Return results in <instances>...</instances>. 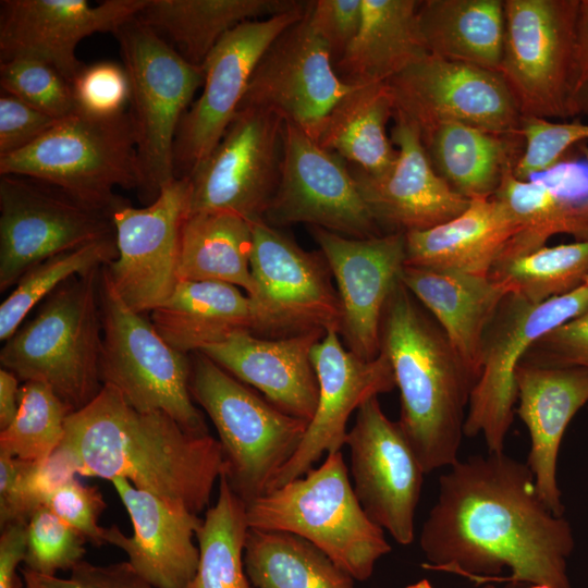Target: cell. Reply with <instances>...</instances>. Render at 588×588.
<instances>
[{
	"instance_id": "6da1fadb",
	"label": "cell",
	"mask_w": 588,
	"mask_h": 588,
	"mask_svg": "<svg viewBox=\"0 0 588 588\" xmlns=\"http://www.w3.org/2000/svg\"><path fill=\"white\" fill-rule=\"evenodd\" d=\"M419 544L428 569L489 584L506 568L503 581L573 588L571 524L541 500L527 464L504 453L458 460L440 476Z\"/></svg>"
},
{
	"instance_id": "7a4b0ae2",
	"label": "cell",
	"mask_w": 588,
	"mask_h": 588,
	"mask_svg": "<svg viewBox=\"0 0 588 588\" xmlns=\"http://www.w3.org/2000/svg\"><path fill=\"white\" fill-rule=\"evenodd\" d=\"M78 476L124 478L171 505L198 515L224 471L219 441L184 429L163 412H139L105 384L69 415L62 443Z\"/></svg>"
},
{
	"instance_id": "3957f363",
	"label": "cell",
	"mask_w": 588,
	"mask_h": 588,
	"mask_svg": "<svg viewBox=\"0 0 588 588\" xmlns=\"http://www.w3.org/2000/svg\"><path fill=\"white\" fill-rule=\"evenodd\" d=\"M380 352L388 356L400 390L397 422L425 473L454 465L477 382L401 280L383 309Z\"/></svg>"
},
{
	"instance_id": "277c9868",
	"label": "cell",
	"mask_w": 588,
	"mask_h": 588,
	"mask_svg": "<svg viewBox=\"0 0 588 588\" xmlns=\"http://www.w3.org/2000/svg\"><path fill=\"white\" fill-rule=\"evenodd\" d=\"M99 271L61 284L0 351L1 368L20 381L49 385L72 412L90 403L103 387Z\"/></svg>"
},
{
	"instance_id": "5b68a950",
	"label": "cell",
	"mask_w": 588,
	"mask_h": 588,
	"mask_svg": "<svg viewBox=\"0 0 588 588\" xmlns=\"http://www.w3.org/2000/svg\"><path fill=\"white\" fill-rule=\"evenodd\" d=\"M249 528L299 536L355 580H367L391 551L383 529L363 510L341 451L247 504Z\"/></svg>"
},
{
	"instance_id": "8992f818",
	"label": "cell",
	"mask_w": 588,
	"mask_h": 588,
	"mask_svg": "<svg viewBox=\"0 0 588 588\" xmlns=\"http://www.w3.org/2000/svg\"><path fill=\"white\" fill-rule=\"evenodd\" d=\"M189 392L219 436L223 476L246 504L265 495L298 450L308 421L260 397L200 352L189 354Z\"/></svg>"
},
{
	"instance_id": "52a82bcc",
	"label": "cell",
	"mask_w": 588,
	"mask_h": 588,
	"mask_svg": "<svg viewBox=\"0 0 588 588\" xmlns=\"http://www.w3.org/2000/svg\"><path fill=\"white\" fill-rule=\"evenodd\" d=\"M5 174L42 180L114 211L126 200L114 187L139 193L143 184L131 114L100 118L76 110L28 147L0 156V175Z\"/></svg>"
},
{
	"instance_id": "ba28073f",
	"label": "cell",
	"mask_w": 588,
	"mask_h": 588,
	"mask_svg": "<svg viewBox=\"0 0 588 588\" xmlns=\"http://www.w3.org/2000/svg\"><path fill=\"white\" fill-rule=\"evenodd\" d=\"M131 87V110L143 184L139 198L151 204L175 179L173 149L177 128L204 69L185 60L167 40L135 16L114 33Z\"/></svg>"
},
{
	"instance_id": "9c48e42d",
	"label": "cell",
	"mask_w": 588,
	"mask_h": 588,
	"mask_svg": "<svg viewBox=\"0 0 588 588\" xmlns=\"http://www.w3.org/2000/svg\"><path fill=\"white\" fill-rule=\"evenodd\" d=\"M98 297L102 322L99 373L139 412L168 414L184 429L208 434L204 414L189 392L191 356L171 347L150 320L134 311L100 268Z\"/></svg>"
},
{
	"instance_id": "30bf717a",
	"label": "cell",
	"mask_w": 588,
	"mask_h": 588,
	"mask_svg": "<svg viewBox=\"0 0 588 588\" xmlns=\"http://www.w3.org/2000/svg\"><path fill=\"white\" fill-rule=\"evenodd\" d=\"M580 0H503L499 74L522 117L568 119Z\"/></svg>"
},
{
	"instance_id": "8fae6325",
	"label": "cell",
	"mask_w": 588,
	"mask_h": 588,
	"mask_svg": "<svg viewBox=\"0 0 588 588\" xmlns=\"http://www.w3.org/2000/svg\"><path fill=\"white\" fill-rule=\"evenodd\" d=\"M248 295L255 334L280 339L311 331H341L342 306L321 252H307L264 220L252 222Z\"/></svg>"
},
{
	"instance_id": "7c38bea8",
	"label": "cell",
	"mask_w": 588,
	"mask_h": 588,
	"mask_svg": "<svg viewBox=\"0 0 588 588\" xmlns=\"http://www.w3.org/2000/svg\"><path fill=\"white\" fill-rule=\"evenodd\" d=\"M588 310V285L532 304L509 293L483 338L481 370L471 392L464 436L482 434L488 453H504L517 402L515 372L530 346Z\"/></svg>"
},
{
	"instance_id": "4fadbf2b",
	"label": "cell",
	"mask_w": 588,
	"mask_h": 588,
	"mask_svg": "<svg viewBox=\"0 0 588 588\" xmlns=\"http://www.w3.org/2000/svg\"><path fill=\"white\" fill-rule=\"evenodd\" d=\"M112 210L30 176H0V292L41 261L115 235Z\"/></svg>"
},
{
	"instance_id": "5bb4252c",
	"label": "cell",
	"mask_w": 588,
	"mask_h": 588,
	"mask_svg": "<svg viewBox=\"0 0 588 588\" xmlns=\"http://www.w3.org/2000/svg\"><path fill=\"white\" fill-rule=\"evenodd\" d=\"M285 121L256 107L240 109L219 144L189 176V215L221 212L264 220L275 194Z\"/></svg>"
},
{
	"instance_id": "9a60e30c",
	"label": "cell",
	"mask_w": 588,
	"mask_h": 588,
	"mask_svg": "<svg viewBox=\"0 0 588 588\" xmlns=\"http://www.w3.org/2000/svg\"><path fill=\"white\" fill-rule=\"evenodd\" d=\"M287 12L245 22L228 33L203 64L199 97L183 115L173 149L175 177H189L208 158L236 115L250 76L273 40L305 13Z\"/></svg>"
},
{
	"instance_id": "2e32d148",
	"label": "cell",
	"mask_w": 588,
	"mask_h": 588,
	"mask_svg": "<svg viewBox=\"0 0 588 588\" xmlns=\"http://www.w3.org/2000/svg\"><path fill=\"white\" fill-rule=\"evenodd\" d=\"M191 192L189 177H175L151 204L136 208L125 200L112 213L118 256L106 268L120 297L136 313L162 305L180 281Z\"/></svg>"
},
{
	"instance_id": "e0dca14e",
	"label": "cell",
	"mask_w": 588,
	"mask_h": 588,
	"mask_svg": "<svg viewBox=\"0 0 588 588\" xmlns=\"http://www.w3.org/2000/svg\"><path fill=\"white\" fill-rule=\"evenodd\" d=\"M264 221L274 228L306 223L353 238L384 234L348 163L287 122L280 180Z\"/></svg>"
},
{
	"instance_id": "ac0fdd59",
	"label": "cell",
	"mask_w": 588,
	"mask_h": 588,
	"mask_svg": "<svg viewBox=\"0 0 588 588\" xmlns=\"http://www.w3.org/2000/svg\"><path fill=\"white\" fill-rule=\"evenodd\" d=\"M394 113L420 134L446 122L520 135L522 115L498 72L427 54L387 82Z\"/></svg>"
},
{
	"instance_id": "d6986e66",
	"label": "cell",
	"mask_w": 588,
	"mask_h": 588,
	"mask_svg": "<svg viewBox=\"0 0 588 588\" xmlns=\"http://www.w3.org/2000/svg\"><path fill=\"white\" fill-rule=\"evenodd\" d=\"M345 444L352 486L365 513L396 542L412 543L426 473L399 422L383 413L378 396L358 407Z\"/></svg>"
},
{
	"instance_id": "ffe728a7",
	"label": "cell",
	"mask_w": 588,
	"mask_h": 588,
	"mask_svg": "<svg viewBox=\"0 0 588 588\" xmlns=\"http://www.w3.org/2000/svg\"><path fill=\"white\" fill-rule=\"evenodd\" d=\"M355 86L338 76L329 48L305 10L260 58L240 109L272 110L317 140L332 108Z\"/></svg>"
},
{
	"instance_id": "44dd1931",
	"label": "cell",
	"mask_w": 588,
	"mask_h": 588,
	"mask_svg": "<svg viewBox=\"0 0 588 588\" xmlns=\"http://www.w3.org/2000/svg\"><path fill=\"white\" fill-rule=\"evenodd\" d=\"M338 285L342 306L340 335L359 357L380 354V326L385 303L405 266V234L347 237L309 226Z\"/></svg>"
},
{
	"instance_id": "7402d4cb",
	"label": "cell",
	"mask_w": 588,
	"mask_h": 588,
	"mask_svg": "<svg viewBox=\"0 0 588 588\" xmlns=\"http://www.w3.org/2000/svg\"><path fill=\"white\" fill-rule=\"evenodd\" d=\"M311 362L319 387L317 408L298 450L277 474L268 492L305 475L324 453L339 452L345 444L352 413L369 397L396 387L383 352L373 359L359 357L343 346L335 330L327 331L315 344Z\"/></svg>"
},
{
	"instance_id": "603a6c76",
	"label": "cell",
	"mask_w": 588,
	"mask_h": 588,
	"mask_svg": "<svg viewBox=\"0 0 588 588\" xmlns=\"http://www.w3.org/2000/svg\"><path fill=\"white\" fill-rule=\"evenodd\" d=\"M147 0H2L0 60L33 58L53 66L71 84L84 68L76 57L82 39L114 33Z\"/></svg>"
},
{
	"instance_id": "cb8c5ba5",
	"label": "cell",
	"mask_w": 588,
	"mask_h": 588,
	"mask_svg": "<svg viewBox=\"0 0 588 588\" xmlns=\"http://www.w3.org/2000/svg\"><path fill=\"white\" fill-rule=\"evenodd\" d=\"M391 140L397 150L392 167L372 175L348 163L357 188L380 230L422 231L458 215L470 200L456 193L433 169L418 128L393 114Z\"/></svg>"
},
{
	"instance_id": "d4e9b609",
	"label": "cell",
	"mask_w": 588,
	"mask_h": 588,
	"mask_svg": "<svg viewBox=\"0 0 588 588\" xmlns=\"http://www.w3.org/2000/svg\"><path fill=\"white\" fill-rule=\"evenodd\" d=\"M110 482L128 513L133 535L112 525L105 528V542L122 550L131 566L152 587L187 588L198 568L199 549L193 539L203 519L124 478Z\"/></svg>"
},
{
	"instance_id": "484cf974",
	"label": "cell",
	"mask_w": 588,
	"mask_h": 588,
	"mask_svg": "<svg viewBox=\"0 0 588 588\" xmlns=\"http://www.w3.org/2000/svg\"><path fill=\"white\" fill-rule=\"evenodd\" d=\"M326 333L318 330L268 339L242 331L200 353L237 380L259 390L282 412L309 422L319 397L311 351Z\"/></svg>"
},
{
	"instance_id": "4316f807",
	"label": "cell",
	"mask_w": 588,
	"mask_h": 588,
	"mask_svg": "<svg viewBox=\"0 0 588 588\" xmlns=\"http://www.w3.org/2000/svg\"><path fill=\"white\" fill-rule=\"evenodd\" d=\"M517 414L526 425L530 450L527 466L541 500L563 516L558 483V457L565 430L588 403V369L554 368L520 363L515 372Z\"/></svg>"
},
{
	"instance_id": "83f0119b",
	"label": "cell",
	"mask_w": 588,
	"mask_h": 588,
	"mask_svg": "<svg viewBox=\"0 0 588 588\" xmlns=\"http://www.w3.org/2000/svg\"><path fill=\"white\" fill-rule=\"evenodd\" d=\"M400 280L429 310L477 382L485 333L509 290L488 275L451 269L404 266Z\"/></svg>"
},
{
	"instance_id": "f1b7e54d",
	"label": "cell",
	"mask_w": 588,
	"mask_h": 588,
	"mask_svg": "<svg viewBox=\"0 0 588 588\" xmlns=\"http://www.w3.org/2000/svg\"><path fill=\"white\" fill-rule=\"evenodd\" d=\"M517 232L516 221L497 197L471 199L457 217L405 233V266L488 275Z\"/></svg>"
},
{
	"instance_id": "f546056e",
	"label": "cell",
	"mask_w": 588,
	"mask_h": 588,
	"mask_svg": "<svg viewBox=\"0 0 588 588\" xmlns=\"http://www.w3.org/2000/svg\"><path fill=\"white\" fill-rule=\"evenodd\" d=\"M358 32L334 64L350 85L387 83L429 54L418 23L420 0H362Z\"/></svg>"
},
{
	"instance_id": "4dcf8cb0",
	"label": "cell",
	"mask_w": 588,
	"mask_h": 588,
	"mask_svg": "<svg viewBox=\"0 0 588 588\" xmlns=\"http://www.w3.org/2000/svg\"><path fill=\"white\" fill-rule=\"evenodd\" d=\"M150 321L171 347L187 355L236 332L255 334L256 328L249 296L216 281H179L172 295L150 311Z\"/></svg>"
},
{
	"instance_id": "1f68e13d",
	"label": "cell",
	"mask_w": 588,
	"mask_h": 588,
	"mask_svg": "<svg viewBox=\"0 0 588 588\" xmlns=\"http://www.w3.org/2000/svg\"><path fill=\"white\" fill-rule=\"evenodd\" d=\"M298 0H147L135 17L189 63L203 66L218 42L238 25L301 5Z\"/></svg>"
},
{
	"instance_id": "d6a6232c",
	"label": "cell",
	"mask_w": 588,
	"mask_h": 588,
	"mask_svg": "<svg viewBox=\"0 0 588 588\" xmlns=\"http://www.w3.org/2000/svg\"><path fill=\"white\" fill-rule=\"evenodd\" d=\"M434 171L465 198H490L522 155L520 135L446 122L420 134Z\"/></svg>"
},
{
	"instance_id": "836d02e7",
	"label": "cell",
	"mask_w": 588,
	"mask_h": 588,
	"mask_svg": "<svg viewBox=\"0 0 588 588\" xmlns=\"http://www.w3.org/2000/svg\"><path fill=\"white\" fill-rule=\"evenodd\" d=\"M417 15L429 54L499 73L503 0H424Z\"/></svg>"
},
{
	"instance_id": "e575fe53",
	"label": "cell",
	"mask_w": 588,
	"mask_h": 588,
	"mask_svg": "<svg viewBox=\"0 0 588 588\" xmlns=\"http://www.w3.org/2000/svg\"><path fill=\"white\" fill-rule=\"evenodd\" d=\"M393 112L388 83L356 85L332 108L316 142L369 174H382L397 156L387 134Z\"/></svg>"
},
{
	"instance_id": "d590c367",
	"label": "cell",
	"mask_w": 588,
	"mask_h": 588,
	"mask_svg": "<svg viewBox=\"0 0 588 588\" xmlns=\"http://www.w3.org/2000/svg\"><path fill=\"white\" fill-rule=\"evenodd\" d=\"M252 222L231 213L188 215L182 230L179 279L232 284L249 295Z\"/></svg>"
},
{
	"instance_id": "8d00e7d4",
	"label": "cell",
	"mask_w": 588,
	"mask_h": 588,
	"mask_svg": "<svg viewBox=\"0 0 588 588\" xmlns=\"http://www.w3.org/2000/svg\"><path fill=\"white\" fill-rule=\"evenodd\" d=\"M244 565L254 588H355L324 552L290 532L249 528Z\"/></svg>"
},
{
	"instance_id": "74e56055",
	"label": "cell",
	"mask_w": 588,
	"mask_h": 588,
	"mask_svg": "<svg viewBox=\"0 0 588 588\" xmlns=\"http://www.w3.org/2000/svg\"><path fill=\"white\" fill-rule=\"evenodd\" d=\"M513 169L505 173L494 197L505 205L518 232L498 262L539 249L555 234L588 240V217L581 208L559 196L542 180L517 179Z\"/></svg>"
},
{
	"instance_id": "f35d334b",
	"label": "cell",
	"mask_w": 588,
	"mask_h": 588,
	"mask_svg": "<svg viewBox=\"0 0 588 588\" xmlns=\"http://www.w3.org/2000/svg\"><path fill=\"white\" fill-rule=\"evenodd\" d=\"M248 530L247 504L221 475L217 502L196 531L199 563L187 588H252L244 565Z\"/></svg>"
},
{
	"instance_id": "ab89813d",
	"label": "cell",
	"mask_w": 588,
	"mask_h": 588,
	"mask_svg": "<svg viewBox=\"0 0 588 588\" xmlns=\"http://www.w3.org/2000/svg\"><path fill=\"white\" fill-rule=\"evenodd\" d=\"M488 277L532 304L568 294L588 277V240L543 246L500 261Z\"/></svg>"
},
{
	"instance_id": "60d3db41",
	"label": "cell",
	"mask_w": 588,
	"mask_h": 588,
	"mask_svg": "<svg viewBox=\"0 0 588 588\" xmlns=\"http://www.w3.org/2000/svg\"><path fill=\"white\" fill-rule=\"evenodd\" d=\"M117 256L115 235H111L52 256L29 269L0 306V340L7 341L28 313L65 281L98 270Z\"/></svg>"
},
{
	"instance_id": "b9f144b4",
	"label": "cell",
	"mask_w": 588,
	"mask_h": 588,
	"mask_svg": "<svg viewBox=\"0 0 588 588\" xmlns=\"http://www.w3.org/2000/svg\"><path fill=\"white\" fill-rule=\"evenodd\" d=\"M71 413L49 385L23 382L17 414L10 426L0 431V453L26 462L49 457L62 443Z\"/></svg>"
},
{
	"instance_id": "7bdbcfd3",
	"label": "cell",
	"mask_w": 588,
	"mask_h": 588,
	"mask_svg": "<svg viewBox=\"0 0 588 588\" xmlns=\"http://www.w3.org/2000/svg\"><path fill=\"white\" fill-rule=\"evenodd\" d=\"M0 86L2 91L56 120L76 111L71 83L53 66L37 59L0 62Z\"/></svg>"
},
{
	"instance_id": "ee69618b",
	"label": "cell",
	"mask_w": 588,
	"mask_h": 588,
	"mask_svg": "<svg viewBox=\"0 0 588 588\" xmlns=\"http://www.w3.org/2000/svg\"><path fill=\"white\" fill-rule=\"evenodd\" d=\"M84 536L59 518L46 505H39L27 520L25 567L42 575L72 569L84 561Z\"/></svg>"
},
{
	"instance_id": "f6af8a7d",
	"label": "cell",
	"mask_w": 588,
	"mask_h": 588,
	"mask_svg": "<svg viewBox=\"0 0 588 588\" xmlns=\"http://www.w3.org/2000/svg\"><path fill=\"white\" fill-rule=\"evenodd\" d=\"M520 136L524 148L513 174L519 180H530L555 167L575 144L588 143V123L522 117Z\"/></svg>"
},
{
	"instance_id": "bcb514c9",
	"label": "cell",
	"mask_w": 588,
	"mask_h": 588,
	"mask_svg": "<svg viewBox=\"0 0 588 588\" xmlns=\"http://www.w3.org/2000/svg\"><path fill=\"white\" fill-rule=\"evenodd\" d=\"M76 110L93 117L108 118L124 113L131 98L127 73L123 65L100 61L84 65L72 82Z\"/></svg>"
},
{
	"instance_id": "7dc6e473",
	"label": "cell",
	"mask_w": 588,
	"mask_h": 588,
	"mask_svg": "<svg viewBox=\"0 0 588 588\" xmlns=\"http://www.w3.org/2000/svg\"><path fill=\"white\" fill-rule=\"evenodd\" d=\"M44 505L87 541L97 547L106 544L105 527H101L98 520L107 504L98 488L84 485L74 478L56 489Z\"/></svg>"
},
{
	"instance_id": "c3c4849f",
	"label": "cell",
	"mask_w": 588,
	"mask_h": 588,
	"mask_svg": "<svg viewBox=\"0 0 588 588\" xmlns=\"http://www.w3.org/2000/svg\"><path fill=\"white\" fill-rule=\"evenodd\" d=\"M520 363L540 367L588 369V310L537 340Z\"/></svg>"
},
{
	"instance_id": "681fc988",
	"label": "cell",
	"mask_w": 588,
	"mask_h": 588,
	"mask_svg": "<svg viewBox=\"0 0 588 588\" xmlns=\"http://www.w3.org/2000/svg\"><path fill=\"white\" fill-rule=\"evenodd\" d=\"M20 572L23 588H155L127 561L108 565L82 561L65 578L38 574L26 567Z\"/></svg>"
},
{
	"instance_id": "f907efd6",
	"label": "cell",
	"mask_w": 588,
	"mask_h": 588,
	"mask_svg": "<svg viewBox=\"0 0 588 588\" xmlns=\"http://www.w3.org/2000/svg\"><path fill=\"white\" fill-rule=\"evenodd\" d=\"M362 13V0L307 1V17L314 30L328 46L333 64L342 58L356 36Z\"/></svg>"
},
{
	"instance_id": "816d5d0a",
	"label": "cell",
	"mask_w": 588,
	"mask_h": 588,
	"mask_svg": "<svg viewBox=\"0 0 588 588\" xmlns=\"http://www.w3.org/2000/svg\"><path fill=\"white\" fill-rule=\"evenodd\" d=\"M58 120L1 91L0 156L20 151L48 132Z\"/></svg>"
},
{
	"instance_id": "f5cc1de1",
	"label": "cell",
	"mask_w": 588,
	"mask_h": 588,
	"mask_svg": "<svg viewBox=\"0 0 588 588\" xmlns=\"http://www.w3.org/2000/svg\"><path fill=\"white\" fill-rule=\"evenodd\" d=\"M77 465L71 454L59 446L49 457L30 462L25 475L24 491L34 512L60 486L76 478Z\"/></svg>"
},
{
	"instance_id": "db71d44e",
	"label": "cell",
	"mask_w": 588,
	"mask_h": 588,
	"mask_svg": "<svg viewBox=\"0 0 588 588\" xmlns=\"http://www.w3.org/2000/svg\"><path fill=\"white\" fill-rule=\"evenodd\" d=\"M30 462L0 453V525L27 523L32 510L27 503L24 482Z\"/></svg>"
},
{
	"instance_id": "11a10c76",
	"label": "cell",
	"mask_w": 588,
	"mask_h": 588,
	"mask_svg": "<svg viewBox=\"0 0 588 588\" xmlns=\"http://www.w3.org/2000/svg\"><path fill=\"white\" fill-rule=\"evenodd\" d=\"M567 108L568 118L588 117V0L579 3Z\"/></svg>"
},
{
	"instance_id": "9f6ffc18",
	"label": "cell",
	"mask_w": 588,
	"mask_h": 588,
	"mask_svg": "<svg viewBox=\"0 0 588 588\" xmlns=\"http://www.w3.org/2000/svg\"><path fill=\"white\" fill-rule=\"evenodd\" d=\"M27 552V523H13L1 528L0 588H23L17 571Z\"/></svg>"
},
{
	"instance_id": "6f0895ef",
	"label": "cell",
	"mask_w": 588,
	"mask_h": 588,
	"mask_svg": "<svg viewBox=\"0 0 588 588\" xmlns=\"http://www.w3.org/2000/svg\"><path fill=\"white\" fill-rule=\"evenodd\" d=\"M20 379L11 371L0 369V431L14 420L20 403Z\"/></svg>"
},
{
	"instance_id": "680465c9",
	"label": "cell",
	"mask_w": 588,
	"mask_h": 588,
	"mask_svg": "<svg viewBox=\"0 0 588 588\" xmlns=\"http://www.w3.org/2000/svg\"><path fill=\"white\" fill-rule=\"evenodd\" d=\"M506 583L503 588H541L536 585L527 584V583H519V581H504ZM483 588H497L491 584H486Z\"/></svg>"
},
{
	"instance_id": "91938a15",
	"label": "cell",
	"mask_w": 588,
	"mask_h": 588,
	"mask_svg": "<svg viewBox=\"0 0 588 588\" xmlns=\"http://www.w3.org/2000/svg\"><path fill=\"white\" fill-rule=\"evenodd\" d=\"M406 588H432L427 579H421L415 584L407 586Z\"/></svg>"
},
{
	"instance_id": "94428289",
	"label": "cell",
	"mask_w": 588,
	"mask_h": 588,
	"mask_svg": "<svg viewBox=\"0 0 588 588\" xmlns=\"http://www.w3.org/2000/svg\"><path fill=\"white\" fill-rule=\"evenodd\" d=\"M579 149L583 152V155H584V157L586 159L587 166H588V145H586V143H581L579 145Z\"/></svg>"
},
{
	"instance_id": "6125c7cd",
	"label": "cell",
	"mask_w": 588,
	"mask_h": 588,
	"mask_svg": "<svg viewBox=\"0 0 588 588\" xmlns=\"http://www.w3.org/2000/svg\"><path fill=\"white\" fill-rule=\"evenodd\" d=\"M585 284H587V285H588V277H587L586 281H585Z\"/></svg>"
}]
</instances>
